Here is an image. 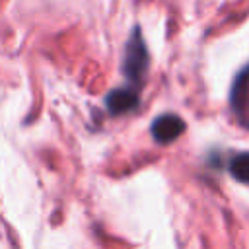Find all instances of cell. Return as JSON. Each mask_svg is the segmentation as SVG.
Segmentation results:
<instances>
[{
  "label": "cell",
  "instance_id": "obj_3",
  "mask_svg": "<svg viewBox=\"0 0 249 249\" xmlns=\"http://www.w3.org/2000/svg\"><path fill=\"white\" fill-rule=\"evenodd\" d=\"M105 105L111 115H123L132 111L138 105V95L128 88H117L107 95Z\"/></svg>",
  "mask_w": 249,
  "mask_h": 249
},
{
  "label": "cell",
  "instance_id": "obj_2",
  "mask_svg": "<svg viewBox=\"0 0 249 249\" xmlns=\"http://www.w3.org/2000/svg\"><path fill=\"white\" fill-rule=\"evenodd\" d=\"M183 132H185V121H183L179 115H173V113L160 115V117L152 123V136H154L160 144L173 142V140L179 138Z\"/></svg>",
  "mask_w": 249,
  "mask_h": 249
},
{
  "label": "cell",
  "instance_id": "obj_4",
  "mask_svg": "<svg viewBox=\"0 0 249 249\" xmlns=\"http://www.w3.org/2000/svg\"><path fill=\"white\" fill-rule=\"evenodd\" d=\"M230 173L239 183H249V152L233 156V160L230 161Z\"/></svg>",
  "mask_w": 249,
  "mask_h": 249
},
{
  "label": "cell",
  "instance_id": "obj_1",
  "mask_svg": "<svg viewBox=\"0 0 249 249\" xmlns=\"http://www.w3.org/2000/svg\"><path fill=\"white\" fill-rule=\"evenodd\" d=\"M148 62H150V56H148L142 33H140V29H134L124 47V60H123V72L126 74V78L132 86H138L144 80Z\"/></svg>",
  "mask_w": 249,
  "mask_h": 249
}]
</instances>
